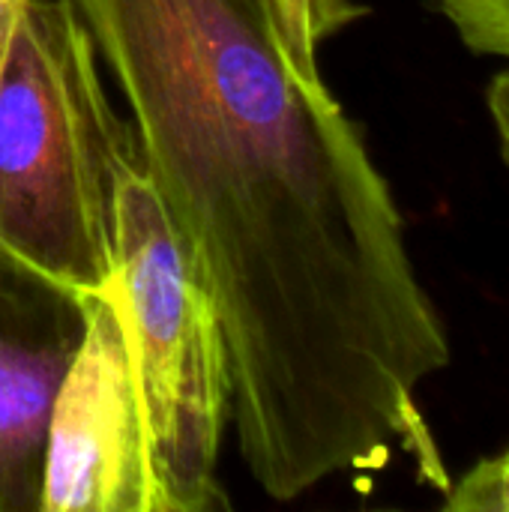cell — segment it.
Returning <instances> with one entry per match:
<instances>
[{
    "mask_svg": "<svg viewBox=\"0 0 509 512\" xmlns=\"http://www.w3.org/2000/svg\"><path fill=\"white\" fill-rule=\"evenodd\" d=\"M114 282L141 387L156 512L225 507L219 456L234 378L216 303L141 159L135 132L117 177Z\"/></svg>",
    "mask_w": 509,
    "mask_h": 512,
    "instance_id": "obj_3",
    "label": "cell"
},
{
    "mask_svg": "<svg viewBox=\"0 0 509 512\" xmlns=\"http://www.w3.org/2000/svg\"><path fill=\"white\" fill-rule=\"evenodd\" d=\"M465 48L509 63V0H435Z\"/></svg>",
    "mask_w": 509,
    "mask_h": 512,
    "instance_id": "obj_7",
    "label": "cell"
},
{
    "mask_svg": "<svg viewBox=\"0 0 509 512\" xmlns=\"http://www.w3.org/2000/svg\"><path fill=\"white\" fill-rule=\"evenodd\" d=\"M444 510L509 512V450L480 459L468 474L450 483Z\"/></svg>",
    "mask_w": 509,
    "mask_h": 512,
    "instance_id": "obj_8",
    "label": "cell"
},
{
    "mask_svg": "<svg viewBox=\"0 0 509 512\" xmlns=\"http://www.w3.org/2000/svg\"><path fill=\"white\" fill-rule=\"evenodd\" d=\"M81 333V297L0 252V512H39L48 420Z\"/></svg>",
    "mask_w": 509,
    "mask_h": 512,
    "instance_id": "obj_5",
    "label": "cell"
},
{
    "mask_svg": "<svg viewBox=\"0 0 509 512\" xmlns=\"http://www.w3.org/2000/svg\"><path fill=\"white\" fill-rule=\"evenodd\" d=\"M486 111L498 138V150L501 159L509 165V63L492 78L489 90H486Z\"/></svg>",
    "mask_w": 509,
    "mask_h": 512,
    "instance_id": "obj_9",
    "label": "cell"
},
{
    "mask_svg": "<svg viewBox=\"0 0 509 512\" xmlns=\"http://www.w3.org/2000/svg\"><path fill=\"white\" fill-rule=\"evenodd\" d=\"M30 0H0V69L9 57V48H12V39L18 33V24H21V15L27 9Z\"/></svg>",
    "mask_w": 509,
    "mask_h": 512,
    "instance_id": "obj_10",
    "label": "cell"
},
{
    "mask_svg": "<svg viewBox=\"0 0 509 512\" xmlns=\"http://www.w3.org/2000/svg\"><path fill=\"white\" fill-rule=\"evenodd\" d=\"M279 42L306 75H321V45L366 15L360 0H258Z\"/></svg>",
    "mask_w": 509,
    "mask_h": 512,
    "instance_id": "obj_6",
    "label": "cell"
},
{
    "mask_svg": "<svg viewBox=\"0 0 509 512\" xmlns=\"http://www.w3.org/2000/svg\"><path fill=\"white\" fill-rule=\"evenodd\" d=\"M84 333L57 390L39 512H156L153 450L111 285L81 297Z\"/></svg>",
    "mask_w": 509,
    "mask_h": 512,
    "instance_id": "obj_4",
    "label": "cell"
},
{
    "mask_svg": "<svg viewBox=\"0 0 509 512\" xmlns=\"http://www.w3.org/2000/svg\"><path fill=\"white\" fill-rule=\"evenodd\" d=\"M129 147L78 6L30 0L0 69V252L78 297L102 294Z\"/></svg>",
    "mask_w": 509,
    "mask_h": 512,
    "instance_id": "obj_2",
    "label": "cell"
},
{
    "mask_svg": "<svg viewBox=\"0 0 509 512\" xmlns=\"http://www.w3.org/2000/svg\"><path fill=\"white\" fill-rule=\"evenodd\" d=\"M225 330L252 480L294 501L393 450L450 489L420 387L450 336L363 132L258 0H72Z\"/></svg>",
    "mask_w": 509,
    "mask_h": 512,
    "instance_id": "obj_1",
    "label": "cell"
}]
</instances>
